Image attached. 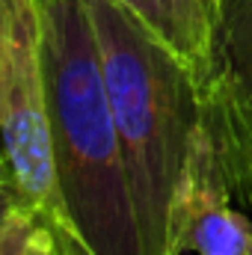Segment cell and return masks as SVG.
<instances>
[{
	"mask_svg": "<svg viewBox=\"0 0 252 255\" xmlns=\"http://www.w3.org/2000/svg\"><path fill=\"white\" fill-rule=\"evenodd\" d=\"M6 36H9V0H0V71L6 60Z\"/></svg>",
	"mask_w": 252,
	"mask_h": 255,
	"instance_id": "9",
	"label": "cell"
},
{
	"mask_svg": "<svg viewBox=\"0 0 252 255\" xmlns=\"http://www.w3.org/2000/svg\"><path fill=\"white\" fill-rule=\"evenodd\" d=\"M0 154L21 205L42 214L60 235V196L36 0H9L6 60L0 71Z\"/></svg>",
	"mask_w": 252,
	"mask_h": 255,
	"instance_id": "3",
	"label": "cell"
},
{
	"mask_svg": "<svg viewBox=\"0 0 252 255\" xmlns=\"http://www.w3.org/2000/svg\"><path fill=\"white\" fill-rule=\"evenodd\" d=\"M119 133L142 255H178L175 199L199 122V80L119 0H86Z\"/></svg>",
	"mask_w": 252,
	"mask_h": 255,
	"instance_id": "2",
	"label": "cell"
},
{
	"mask_svg": "<svg viewBox=\"0 0 252 255\" xmlns=\"http://www.w3.org/2000/svg\"><path fill=\"white\" fill-rule=\"evenodd\" d=\"M181 253L196 255H252V220L235 208L208 205L196 211L181 229Z\"/></svg>",
	"mask_w": 252,
	"mask_h": 255,
	"instance_id": "6",
	"label": "cell"
},
{
	"mask_svg": "<svg viewBox=\"0 0 252 255\" xmlns=\"http://www.w3.org/2000/svg\"><path fill=\"white\" fill-rule=\"evenodd\" d=\"M205 83L214 71V21L202 0H119Z\"/></svg>",
	"mask_w": 252,
	"mask_h": 255,
	"instance_id": "4",
	"label": "cell"
},
{
	"mask_svg": "<svg viewBox=\"0 0 252 255\" xmlns=\"http://www.w3.org/2000/svg\"><path fill=\"white\" fill-rule=\"evenodd\" d=\"M214 74L229 89L252 139V0H226L214 21Z\"/></svg>",
	"mask_w": 252,
	"mask_h": 255,
	"instance_id": "5",
	"label": "cell"
},
{
	"mask_svg": "<svg viewBox=\"0 0 252 255\" xmlns=\"http://www.w3.org/2000/svg\"><path fill=\"white\" fill-rule=\"evenodd\" d=\"M18 208H24V205H21L18 193H15V187H12V178H9L6 166H0V229L18 214Z\"/></svg>",
	"mask_w": 252,
	"mask_h": 255,
	"instance_id": "8",
	"label": "cell"
},
{
	"mask_svg": "<svg viewBox=\"0 0 252 255\" xmlns=\"http://www.w3.org/2000/svg\"><path fill=\"white\" fill-rule=\"evenodd\" d=\"M65 255H142L86 0H36Z\"/></svg>",
	"mask_w": 252,
	"mask_h": 255,
	"instance_id": "1",
	"label": "cell"
},
{
	"mask_svg": "<svg viewBox=\"0 0 252 255\" xmlns=\"http://www.w3.org/2000/svg\"><path fill=\"white\" fill-rule=\"evenodd\" d=\"M0 255H65L57 232L42 214L18 208V214L0 229Z\"/></svg>",
	"mask_w": 252,
	"mask_h": 255,
	"instance_id": "7",
	"label": "cell"
},
{
	"mask_svg": "<svg viewBox=\"0 0 252 255\" xmlns=\"http://www.w3.org/2000/svg\"><path fill=\"white\" fill-rule=\"evenodd\" d=\"M223 3H226V0H202V6L208 9L211 21H217V18H220V12H223Z\"/></svg>",
	"mask_w": 252,
	"mask_h": 255,
	"instance_id": "10",
	"label": "cell"
},
{
	"mask_svg": "<svg viewBox=\"0 0 252 255\" xmlns=\"http://www.w3.org/2000/svg\"><path fill=\"white\" fill-rule=\"evenodd\" d=\"M0 166H6V163H3V154H0Z\"/></svg>",
	"mask_w": 252,
	"mask_h": 255,
	"instance_id": "11",
	"label": "cell"
}]
</instances>
